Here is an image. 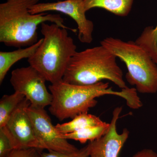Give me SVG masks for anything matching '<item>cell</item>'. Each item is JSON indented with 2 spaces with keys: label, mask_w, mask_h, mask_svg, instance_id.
I'll list each match as a JSON object with an SVG mask.
<instances>
[{
  "label": "cell",
  "mask_w": 157,
  "mask_h": 157,
  "mask_svg": "<svg viewBox=\"0 0 157 157\" xmlns=\"http://www.w3.org/2000/svg\"><path fill=\"white\" fill-rule=\"evenodd\" d=\"M48 89L52 96L49 111L60 121L69 118L73 119L78 114L88 113L97 105L96 98L106 95L123 98L132 109H139L142 106L136 89L128 87L116 91L109 87L108 82L102 81L90 85H78L62 80L51 84Z\"/></svg>",
  "instance_id": "6da1fadb"
},
{
  "label": "cell",
  "mask_w": 157,
  "mask_h": 157,
  "mask_svg": "<svg viewBox=\"0 0 157 157\" xmlns=\"http://www.w3.org/2000/svg\"><path fill=\"white\" fill-rule=\"evenodd\" d=\"M39 1L6 0L0 4V42L17 48L33 45L39 41L38 26L47 21L75 32L65 25L60 14L30 13V8Z\"/></svg>",
  "instance_id": "7a4b0ae2"
},
{
  "label": "cell",
  "mask_w": 157,
  "mask_h": 157,
  "mask_svg": "<svg viewBox=\"0 0 157 157\" xmlns=\"http://www.w3.org/2000/svg\"><path fill=\"white\" fill-rule=\"evenodd\" d=\"M42 43L28 59L35 68L51 84L63 80L70 59L76 52V46L68 30L54 23L41 25Z\"/></svg>",
  "instance_id": "3957f363"
},
{
  "label": "cell",
  "mask_w": 157,
  "mask_h": 157,
  "mask_svg": "<svg viewBox=\"0 0 157 157\" xmlns=\"http://www.w3.org/2000/svg\"><path fill=\"white\" fill-rule=\"evenodd\" d=\"M117 58L101 45L76 52L68 64L63 80L70 84L90 85L107 79L124 89L128 87Z\"/></svg>",
  "instance_id": "277c9868"
},
{
  "label": "cell",
  "mask_w": 157,
  "mask_h": 157,
  "mask_svg": "<svg viewBox=\"0 0 157 157\" xmlns=\"http://www.w3.org/2000/svg\"><path fill=\"white\" fill-rule=\"evenodd\" d=\"M100 43L125 64L128 69L126 78L129 84L135 86L137 92H157V65L143 47L134 41L111 37Z\"/></svg>",
  "instance_id": "5b68a950"
},
{
  "label": "cell",
  "mask_w": 157,
  "mask_h": 157,
  "mask_svg": "<svg viewBox=\"0 0 157 157\" xmlns=\"http://www.w3.org/2000/svg\"><path fill=\"white\" fill-rule=\"evenodd\" d=\"M10 81L15 92L24 95L31 106L42 108L50 106L52 96L45 85L46 79L35 68L29 66L15 69Z\"/></svg>",
  "instance_id": "8992f818"
},
{
  "label": "cell",
  "mask_w": 157,
  "mask_h": 157,
  "mask_svg": "<svg viewBox=\"0 0 157 157\" xmlns=\"http://www.w3.org/2000/svg\"><path fill=\"white\" fill-rule=\"evenodd\" d=\"M25 110L30 119L35 134L45 149L64 153L78 150L67 140L61 137L44 108L30 105L25 107Z\"/></svg>",
  "instance_id": "52a82bcc"
},
{
  "label": "cell",
  "mask_w": 157,
  "mask_h": 157,
  "mask_svg": "<svg viewBox=\"0 0 157 157\" xmlns=\"http://www.w3.org/2000/svg\"><path fill=\"white\" fill-rule=\"evenodd\" d=\"M25 98L12 113L3 129L14 150L35 148L45 149L35 134L25 107L30 105Z\"/></svg>",
  "instance_id": "ba28073f"
},
{
  "label": "cell",
  "mask_w": 157,
  "mask_h": 157,
  "mask_svg": "<svg viewBox=\"0 0 157 157\" xmlns=\"http://www.w3.org/2000/svg\"><path fill=\"white\" fill-rule=\"evenodd\" d=\"M58 11L68 15L76 22L78 29V39L80 42L89 44L93 41L94 24L86 15L83 0H63L51 2L38 3L32 6V14Z\"/></svg>",
  "instance_id": "9c48e42d"
},
{
  "label": "cell",
  "mask_w": 157,
  "mask_h": 157,
  "mask_svg": "<svg viewBox=\"0 0 157 157\" xmlns=\"http://www.w3.org/2000/svg\"><path fill=\"white\" fill-rule=\"evenodd\" d=\"M122 109V107H117L113 110L110 127L107 133L88 144L90 157H119L130 133L127 129H124L121 134L117 130V123Z\"/></svg>",
  "instance_id": "30bf717a"
},
{
  "label": "cell",
  "mask_w": 157,
  "mask_h": 157,
  "mask_svg": "<svg viewBox=\"0 0 157 157\" xmlns=\"http://www.w3.org/2000/svg\"><path fill=\"white\" fill-rule=\"evenodd\" d=\"M43 39L25 48H18L11 52H0V84L2 83L7 73L12 66L22 59L31 57L42 43Z\"/></svg>",
  "instance_id": "8fae6325"
},
{
  "label": "cell",
  "mask_w": 157,
  "mask_h": 157,
  "mask_svg": "<svg viewBox=\"0 0 157 157\" xmlns=\"http://www.w3.org/2000/svg\"><path fill=\"white\" fill-rule=\"evenodd\" d=\"M134 0H83L87 11L94 8H101L121 17L128 15Z\"/></svg>",
  "instance_id": "7c38bea8"
},
{
  "label": "cell",
  "mask_w": 157,
  "mask_h": 157,
  "mask_svg": "<svg viewBox=\"0 0 157 157\" xmlns=\"http://www.w3.org/2000/svg\"><path fill=\"white\" fill-rule=\"evenodd\" d=\"M106 123L98 117L85 113L76 116L68 122L57 124L55 127L60 134H67L88 127L98 126Z\"/></svg>",
  "instance_id": "4fadbf2b"
},
{
  "label": "cell",
  "mask_w": 157,
  "mask_h": 157,
  "mask_svg": "<svg viewBox=\"0 0 157 157\" xmlns=\"http://www.w3.org/2000/svg\"><path fill=\"white\" fill-rule=\"evenodd\" d=\"M109 127L110 123H106L102 125L88 127L69 134H61V137L67 140L71 139L84 144L101 138L107 133Z\"/></svg>",
  "instance_id": "5bb4252c"
},
{
  "label": "cell",
  "mask_w": 157,
  "mask_h": 157,
  "mask_svg": "<svg viewBox=\"0 0 157 157\" xmlns=\"http://www.w3.org/2000/svg\"><path fill=\"white\" fill-rule=\"evenodd\" d=\"M25 99L24 95L16 92L2 97L0 100V128L6 126L14 110Z\"/></svg>",
  "instance_id": "9a60e30c"
},
{
  "label": "cell",
  "mask_w": 157,
  "mask_h": 157,
  "mask_svg": "<svg viewBox=\"0 0 157 157\" xmlns=\"http://www.w3.org/2000/svg\"><path fill=\"white\" fill-rule=\"evenodd\" d=\"M41 157H90L89 149L88 144L83 148L78 149L77 151L71 153H64L48 151V152H42L41 151Z\"/></svg>",
  "instance_id": "2e32d148"
},
{
  "label": "cell",
  "mask_w": 157,
  "mask_h": 157,
  "mask_svg": "<svg viewBox=\"0 0 157 157\" xmlns=\"http://www.w3.org/2000/svg\"><path fill=\"white\" fill-rule=\"evenodd\" d=\"M14 150L3 128H0V157H6Z\"/></svg>",
  "instance_id": "e0dca14e"
},
{
  "label": "cell",
  "mask_w": 157,
  "mask_h": 157,
  "mask_svg": "<svg viewBox=\"0 0 157 157\" xmlns=\"http://www.w3.org/2000/svg\"><path fill=\"white\" fill-rule=\"evenodd\" d=\"M40 151L35 148L15 149L6 157H41Z\"/></svg>",
  "instance_id": "ac0fdd59"
},
{
  "label": "cell",
  "mask_w": 157,
  "mask_h": 157,
  "mask_svg": "<svg viewBox=\"0 0 157 157\" xmlns=\"http://www.w3.org/2000/svg\"><path fill=\"white\" fill-rule=\"evenodd\" d=\"M132 157H157V154L150 149H144L135 154Z\"/></svg>",
  "instance_id": "d6986e66"
},
{
  "label": "cell",
  "mask_w": 157,
  "mask_h": 157,
  "mask_svg": "<svg viewBox=\"0 0 157 157\" xmlns=\"http://www.w3.org/2000/svg\"><path fill=\"white\" fill-rule=\"evenodd\" d=\"M150 39L155 46L157 47V25L155 28H153L150 32Z\"/></svg>",
  "instance_id": "ffe728a7"
},
{
  "label": "cell",
  "mask_w": 157,
  "mask_h": 157,
  "mask_svg": "<svg viewBox=\"0 0 157 157\" xmlns=\"http://www.w3.org/2000/svg\"><path fill=\"white\" fill-rule=\"evenodd\" d=\"M61 1H63V0H61Z\"/></svg>",
  "instance_id": "44dd1931"
}]
</instances>
